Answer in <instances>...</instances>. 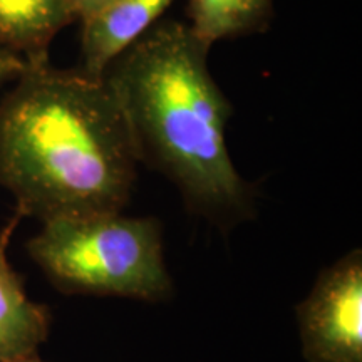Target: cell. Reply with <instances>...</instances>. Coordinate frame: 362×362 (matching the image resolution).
Wrapping results in <instances>:
<instances>
[{"instance_id":"obj_7","label":"cell","mask_w":362,"mask_h":362,"mask_svg":"<svg viewBox=\"0 0 362 362\" xmlns=\"http://www.w3.org/2000/svg\"><path fill=\"white\" fill-rule=\"evenodd\" d=\"M74 19L69 0H0V47L29 66L49 62V45Z\"/></svg>"},{"instance_id":"obj_10","label":"cell","mask_w":362,"mask_h":362,"mask_svg":"<svg viewBox=\"0 0 362 362\" xmlns=\"http://www.w3.org/2000/svg\"><path fill=\"white\" fill-rule=\"evenodd\" d=\"M106 2H110V0H69V6L74 19L83 21L84 17H88L94 11H98Z\"/></svg>"},{"instance_id":"obj_4","label":"cell","mask_w":362,"mask_h":362,"mask_svg":"<svg viewBox=\"0 0 362 362\" xmlns=\"http://www.w3.org/2000/svg\"><path fill=\"white\" fill-rule=\"evenodd\" d=\"M307 362H362V253L352 250L324 269L297 305Z\"/></svg>"},{"instance_id":"obj_3","label":"cell","mask_w":362,"mask_h":362,"mask_svg":"<svg viewBox=\"0 0 362 362\" xmlns=\"http://www.w3.org/2000/svg\"><path fill=\"white\" fill-rule=\"evenodd\" d=\"M30 259L57 291L96 297L166 300L173 282L153 216L104 214L42 221L27 242Z\"/></svg>"},{"instance_id":"obj_6","label":"cell","mask_w":362,"mask_h":362,"mask_svg":"<svg viewBox=\"0 0 362 362\" xmlns=\"http://www.w3.org/2000/svg\"><path fill=\"white\" fill-rule=\"evenodd\" d=\"M22 216L16 211L0 230V362L35 354L52 322L49 307L27 297L22 277L8 262V245Z\"/></svg>"},{"instance_id":"obj_1","label":"cell","mask_w":362,"mask_h":362,"mask_svg":"<svg viewBox=\"0 0 362 362\" xmlns=\"http://www.w3.org/2000/svg\"><path fill=\"white\" fill-rule=\"evenodd\" d=\"M139 153L115 90L81 69L29 66L0 103V185L40 221L119 214Z\"/></svg>"},{"instance_id":"obj_5","label":"cell","mask_w":362,"mask_h":362,"mask_svg":"<svg viewBox=\"0 0 362 362\" xmlns=\"http://www.w3.org/2000/svg\"><path fill=\"white\" fill-rule=\"evenodd\" d=\"M176 0H110L81 21L79 69L103 78L117 57L138 42Z\"/></svg>"},{"instance_id":"obj_8","label":"cell","mask_w":362,"mask_h":362,"mask_svg":"<svg viewBox=\"0 0 362 362\" xmlns=\"http://www.w3.org/2000/svg\"><path fill=\"white\" fill-rule=\"evenodd\" d=\"M274 0H188V27L203 44L262 33L272 19Z\"/></svg>"},{"instance_id":"obj_2","label":"cell","mask_w":362,"mask_h":362,"mask_svg":"<svg viewBox=\"0 0 362 362\" xmlns=\"http://www.w3.org/2000/svg\"><path fill=\"white\" fill-rule=\"evenodd\" d=\"M210 47L163 21L104 72L139 160L168 178L194 214L228 226L252 214V188L226 146L232 104L208 69Z\"/></svg>"},{"instance_id":"obj_11","label":"cell","mask_w":362,"mask_h":362,"mask_svg":"<svg viewBox=\"0 0 362 362\" xmlns=\"http://www.w3.org/2000/svg\"><path fill=\"white\" fill-rule=\"evenodd\" d=\"M12 362H44V361L39 359L37 354H30V356L22 357V359H17V361H12Z\"/></svg>"},{"instance_id":"obj_9","label":"cell","mask_w":362,"mask_h":362,"mask_svg":"<svg viewBox=\"0 0 362 362\" xmlns=\"http://www.w3.org/2000/svg\"><path fill=\"white\" fill-rule=\"evenodd\" d=\"M27 67H29V64L24 59L8 52L7 49L0 47V83L7 79H17Z\"/></svg>"}]
</instances>
